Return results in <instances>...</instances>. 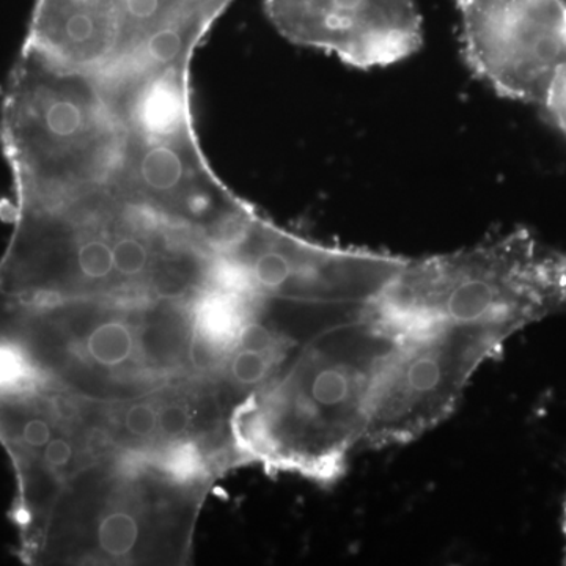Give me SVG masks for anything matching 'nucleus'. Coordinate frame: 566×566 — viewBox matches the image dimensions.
I'll return each mask as SVG.
<instances>
[{
	"instance_id": "obj_1",
	"label": "nucleus",
	"mask_w": 566,
	"mask_h": 566,
	"mask_svg": "<svg viewBox=\"0 0 566 566\" xmlns=\"http://www.w3.org/2000/svg\"><path fill=\"white\" fill-rule=\"evenodd\" d=\"M406 327L374 300L312 335L241 409L234 431L245 463L337 482L363 447L376 386Z\"/></svg>"
},
{
	"instance_id": "obj_2",
	"label": "nucleus",
	"mask_w": 566,
	"mask_h": 566,
	"mask_svg": "<svg viewBox=\"0 0 566 566\" xmlns=\"http://www.w3.org/2000/svg\"><path fill=\"white\" fill-rule=\"evenodd\" d=\"M376 303L408 326L468 327L505 345L566 311V251L513 229L460 251L406 260Z\"/></svg>"
},
{
	"instance_id": "obj_3",
	"label": "nucleus",
	"mask_w": 566,
	"mask_h": 566,
	"mask_svg": "<svg viewBox=\"0 0 566 566\" xmlns=\"http://www.w3.org/2000/svg\"><path fill=\"white\" fill-rule=\"evenodd\" d=\"M502 346L468 327H406L376 386L360 450L406 446L444 422Z\"/></svg>"
},
{
	"instance_id": "obj_4",
	"label": "nucleus",
	"mask_w": 566,
	"mask_h": 566,
	"mask_svg": "<svg viewBox=\"0 0 566 566\" xmlns=\"http://www.w3.org/2000/svg\"><path fill=\"white\" fill-rule=\"evenodd\" d=\"M465 66L502 98L542 104L566 62V0H457Z\"/></svg>"
},
{
	"instance_id": "obj_5",
	"label": "nucleus",
	"mask_w": 566,
	"mask_h": 566,
	"mask_svg": "<svg viewBox=\"0 0 566 566\" xmlns=\"http://www.w3.org/2000/svg\"><path fill=\"white\" fill-rule=\"evenodd\" d=\"M268 20L297 46L357 70L408 61L423 46L417 0H263Z\"/></svg>"
},
{
	"instance_id": "obj_6",
	"label": "nucleus",
	"mask_w": 566,
	"mask_h": 566,
	"mask_svg": "<svg viewBox=\"0 0 566 566\" xmlns=\"http://www.w3.org/2000/svg\"><path fill=\"white\" fill-rule=\"evenodd\" d=\"M539 106L558 132L566 137V62L556 71Z\"/></svg>"
},
{
	"instance_id": "obj_7",
	"label": "nucleus",
	"mask_w": 566,
	"mask_h": 566,
	"mask_svg": "<svg viewBox=\"0 0 566 566\" xmlns=\"http://www.w3.org/2000/svg\"><path fill=\"white\" fill-rule=\"evenodd\" d=\"M562 528H564V562L566 564V495H565V505H564V520H562Z\"/></svg>"
}]
</instances>
